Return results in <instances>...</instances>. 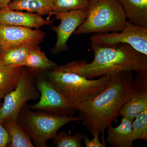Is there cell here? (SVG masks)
I'll return each instance as SVG.
<instances>
[{"instance_id":"obj_1","label":"cell","mask_w":147,"mask_h":147,"mask_svg":"<svg viewBox=\"0 0 147 147\" xmlns=\"http://www.w3.org/2000/svg\"><path fill=\"white\" fill-rule=\"evenodd\" d=\"M139 90L132 71L114 74L109 86L78 110L83 124L93 136H99L117 121L121 108Z\"/></svg>"},{"instance_id":"obj_2","label":"cell","mask_w":147,"mask_h":147,"mask_svg":"<svg viewBox=\"0 0 147 147\" xmlns=\"http://www.w3.org/2000/svg\"><path fill=\"white\" fill-rule=\"evenodd\" d=\"M91 47L94 56L92 62L74 61L54 69L72 72L89 79L123 71L147 70V55L126 43L104 46L91 42Z\"/></svg>"},{"instance_id":"obj_3","label":"cell","mask_w":147,"mask_h":147,"mask_svg":"<svg viewBox=\"0 0 147 147\" xmlns=\"http://www.w3.org/2000/svg\"><path fill=\"white\" fill-rule=\"evenodd\" d=\"M45 75L78 111L81 106L93 100L110 85L114 74L91 80L72 72L53 69L46 71Z\"/></svg>"},{"instance_id":"obj_4","label":"cell","mask_w":147,"mask_h":147,"mask_svg":"<svg viewBox=\"0 0 147 147\" xmlns=\"http://www.w3.org/2000/svg\"><path fill=\"white\" fill-rule=\"evenodd\" d=\"M88 11L86 20L74 33L75 35L120 32L127 21L118 0H89Z\"/></svg>"},{"instance_id":"obj_5","label":"cell","mask_w":147,"mask_h":147,"mask_svg":"<svg viewBox=\"0 0 147 147\" xmlns=\"http://www.w3.org/2000/svg\"><path fill=\"white\" fill-rule=\"evenodd\" d=\"M82 121L79 116H57L42 111L32 112L26 105L21 110L18 120L37 147H47V141L54 139L61 127L71 122Z\"/></svg>"},{"instance_id":"obj_6","label":"cell","mask_w":147,"mask_h":147,"mask_svg":"<svg viewBox=\"0 0 147 147\" xmlns=\"http://www.w3.org/2000/svg\"><path fill=\"white\" fill-rule=\"evenodd\" d=\"M40 96L37 89L34 74L24 67L18 84L14 90L4 97L0 107V122L3 124L9 121H18V116L28 100H35Z\"/></svg>"},{"instance_id":"obj_7","label":"cell","mask_w":147,"mask_h":147,"mask_svg":"<svg viewBox=\"0 0 147 147\" xmlns=\"http://www.w3.org/2000/svg\"><path fill=\"white\" fill-rule=\"evenodd\" d=\"M36 84L40 93L39 101L30 109L57 116H73L76 110L45 74L36 76Z\"/></svg>"},{"instance_id":"obj_8","label":"cell","mask_w":147,"mask_h":147,"mask_svg":"<svg viewBox=\"0 0 147 147\" xmlns=\"http://www.w3.org/2000/svg\"><path fill=\"white\" fill-rule=\"evenodd\" d=\"M90 40L91 42L104 46L126 43L147 55V28L134 25L128 21L120 32L95 34Z\"/></svg>"},{"instance_id":"obj_9","label":"cell","mask_w":147,"mask_h":147,"mask_svg":"<svg viewBox=\"0 0 147 147\" xmlns=\"http://www.w3.org/2000/svg\"><path fill=\"white\" fill-rule=\"evenodd\" d=\"M88 12V9H77L67 12L53 11L49 15L47 20H50V16L55 15L54 20L59 19L61 21L57 27L53 26L51 28L57 35V42L52 50L53 54H58L68 50L67 42L69 38L86 20Z\"/></svg>"},{"instance_id":"obj_10","label":"cell","mask_w":147,"mask_h":147,"mask_svg":"<svg viewBox=\"0 0 147 147\" xmlns=\"http://www.w3.org/2000/svg\"><path fill=\"white\" fill-rule=\"evenodd\" d=\"M45 33L30 28L0 24V46L3 50L21 46H36L43 41Z\"/></svg>"},{"instance_id":"obj_11","label":"cell","mask_w":147,"mask_h":147,"mask_svg":"<svg viewBox=\"0 0 147 147\" xmlns=\"http://www.w3.org/2000/svg\"><path fill=\"white\" fill-rule=\"evenodd\" d=\"M54 20H45L38 14L13 10L8 6L0 8V24L30 28L51 25Z\"/></svg>"},{"instance_id":"obj_12","label":"cell","mask_w":147,"mask_h":147,"mask_svg":"<svg viewBox=\"0 0 147 147\" xmlns=\"http://www.w3.org/2000/svg\"><path fill=\"white\" fill-rule=\"evenodd\" d=\"M132 128V122L123 117L118 126L114 127L111 124L107 127L105 142L114 147H133Z\"/></svg>"},{"instance_id":"obj_13","label":"cell","mask_w":147,"mask_h":147,"mask_svg":"<svg viewBox=\"0 0 147 147\" xmlns=\"http://www.w3.org/2000/svg\"><path fill=\"white\" fill-rule=\"evenodd\" d=\"M127 18L132 24L147 28V0H118Z\"/></svg>"},{"instance_id":"obj_14","label":"cell","mask_w":147,"mask_h":147,"mask_svg":"<svg viewBox=\"0 0 147 147\" xmlns=\"http://www.w3.org/2000/svg\"><path fill=\"white\" fill-rule=\"evenodd\" d=\"M7 6L13 10L50 15L54 10V0H12Z\"/></svg>"},{"instance_id":"obj_15","label":"cell","mask_w":147,"mask_h":147,"mask_svg":"<svg viewBox=\"0 0 147 147\" xmlns=\"http://www.w3.org/2000/svg\"><path fill=\"white\" fill-rule=\"evenodd\" d=\"M147 108V90L139 91L124 104L119 115L132 122L136 116Z\"/></svg>"},{"instance_id":"obj_16","label":"cell","mask_w":147,"mask_h":147,"mask_svg":"<svg viewBox=\"0 0 147 147\" xmlns=\"http://www.w3.org/2000/svg\"><path fill=\"white\" fill-rule=\"evenodd\" d=\"M57 66V64L47 58L38 45L32 47L22 65V66L40 71L52 70Z\"/></svg>"},{"instance_id":"obj_17","label":"cell","mask_w":147,"mask_h":147,"mask_svg":"<svg viewBox=\"0 0 147 147\" xmlns=\"http://www.w3.org/2000/svg\"><path fill=\"white\" fill-rule=\"evenodd\" d=\"M34 46H21L3 49L0 54V65L23 67L29 51Z\"/></svg>"},{"instance_id":"obj_18","label":"cell","mask_w":147,"mask_h":147,"mask_svg":"<svg viewBox=\"0 0 147 147\" xmlns=\"http://www.w3.org/2000/svg\"><path fill=\"white\" fill-rule=\"evenodd\" d=\"M24 68V66L13 67L0 65V89L5 95L16 88Z\"/></svg>"},{"instance_id":"obj_19","label":"cell","mask_w":147,"mask_h":147,"mask_svg":"<svg viewBox=\"0 0 147 147\" xmlns=\"http://www.w3.org/2000/svg\"><path fill=\"white\" fill-rule=\"evenodd\" d=\"M3 125L10 135L11 142L8 147H33L30 137L21 127L18 121H9Z\"/></svg>"},{"instance_id":"obj_20","label":"cell","mask_w":147,"mask_h":147,"mask_svg":"<svg viewBox=\"0 0 147 147\" xmlns=\"http://www.w3.org/2000/svg\"><path fill=\"white\" fill-rule=\"evenodd\" d=\"M53 139V144L57 147H83L82 142L84 135L80 132L71 136L65 131H60Z\"/></svg>"},{"instance_id":"obj_21","label":"cell","mask_w":147,"mask_h":147,"mask_svg":"<svg viewBox=\"0 0 147 147\" xmlns=\"http://www.w3.org/2000/svg\"><path fill=\"white\" fill-rule=\"evenodd\" d=\"M133 141L141 139L147 141V108L138 114L132 122Z\"/></svg>"},{"instance_id":"obj_22","label":"cell","mask_w":147,"mask_h":147,"mask_svg":"<svg viewBox=\"0 0 147 147\" xmlns=\"http://www.w3.org/2000/svg\"><path fill=\"white\" fill-rule=\"evenodd\" d=\"M89 0H54L55 12H67L77 9H88Z\"/></svg>"},{"instance_id":"obj_23","label":"cell","mask_w":147,"mask_h":147,"mask_svg":"<svg viewBox=\"0 0 147 147\" xmlns=\"http://www.w3.org/2000/svg\"><path fill=\"white\" fill-rule=\"evenodd\" d=\"M93 138L91 140H90L86 135H84V143L86 147H105L106 144L104 137H103L102 143L99 140V136L94 135Z\"/></svg>"},{"instance_id":"obj_24","label":"cell","mask_w":147,"mask_h":147,"mask_svg":"<svg viewBox=\"0 0 147 147\" xmlns=\"http://www.w3.org/2000/svg\"><path fill=\"white\" fill-rule=\"evenodd\" d=\"M10 142L9 133L0 122V147H8Z\"/></svg>"},{"instance_id":"obj_25","label":"cell","mask_w":147,"mask_h":147,"mask_svg":"<svg viewBox=\"0 0 147 147\" xmlns=\"http://www.w3.org/2000/svg\"><path fill=\"white\" fill-rule=\"evenodd\" d=\"M12 0H0V8L7 6Z\"/></svg>"},{"instance_id":"obj_26","label":"cell","mask_w":147,"mask_h":147,"mask_svg":"<svg viewBox=\"0 0 147 147\" xmlns=\"http://www.w3.org/2000/svg\"><path fill=\"white\" fill-rule=\"evenodd\" d=\"M5 95V94L3 91L2 90L0 89V101L2 98H3ZM0 107H1V106H0Z\"/></svg>"},{"instance_id":"obj_27","label":"cell","mask_w":147,"mask_h":147,"mask_svg":"<svg viewBox=\"0 0 147 147\" xmlns=\"http://www.w3.org/2000/svg\"><path fill=\"white\" fill-rule=\"evenodd\" d=\"M3 49L2 47L0 46V54L1 53Z\"/></svg>"}]
</instances>
